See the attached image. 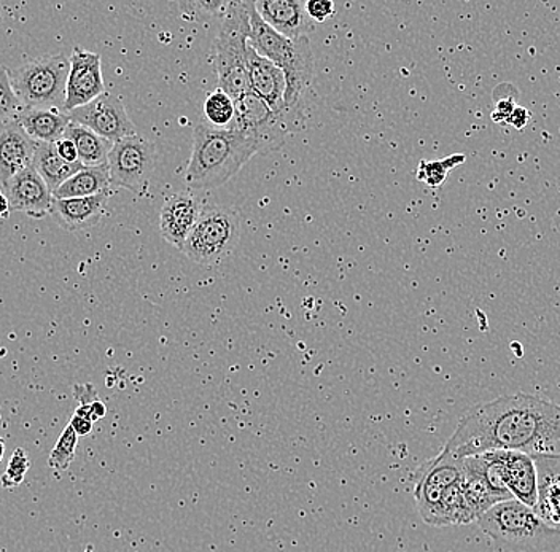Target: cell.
Here are the masks:
<instances>
[{
	"instance_id": "cell-2",
	"label": "cell",
	"mask_w": 560,
	"mask_h": 552,
	"mask_svg": "<svg viewBox=\"0 0 560 552\" xmlns=\"http://www.w3.org/2000/svg\"><path fill=\"white\" fill-rule=\"evenodd\" d=\"M250 27L248 45L262 58L278 66L285 75L287 120H289L290 131H301L304 129L306 93L314 75V55L310 38L290 40L282 34L276 33L258 15L255 2L250 3Z\"/></svg>"
},
{
	"instance_id": "cell-6",
	"label": "cell",
	"mask_w": 560,
	"mask_h": 552,
	"mask_svg": "<svg viewBox=\"0 0 560 552\" xmlns=\"http://www.w3.org/2000/svg\"><path fill=\"white\" fill-rule=\"evenodd\" d=\"M240 239V212L220 205H205L182 251L196 265L219 267L233 254Z\"/></svg>"
},
{
	"instance_id": "cell-22",
	"label": "cell",
	"mask_w": 560,
	"mask_h": 552,
	"mask_svg": "<svg viewBox=\"0 0 560 552\" xmlns=\"http://www.w3.org/2000/svg\"><path fill=\"white\" fill-rule=\"evenodd\" d=\"M18 124L35 142L55 143L65 138L70 125L69 115L59 108H24Z\"/></svg>"
},
{
	"instance_id": "cell-7",
	"label": "cell",
	"mask_w": 560,
	"mask_h": 552,
	"mask_svg": "<svg viewBox=\"0 0 560 552\" xmlns=\"http://www.w3.org/2000/svg\"><path fill=\"white\" fill-rule=\"evenodd\" d=\"M69 71L68 56H44L10 72V80L24 107L65 110Z\"/></svg>"
},
{
	"instance_id": "cell-4",
	"label": "cell",
	"mask_w": 560,
	"mask_h": 552,
	"mask_svg": "<svg viewBox=\"0 0 560 552\" xmlns=\"http://www.w3.org/2000/svg\"><path fill=\"white\" fill-rule=\"evenodd\" d=\"M476 522L508 550L545 552L560 544V530L548 526L534 508L514 498L497 503Z\"/></svg>"
},
{
	"instance_id": "cell-28",
	"label": "cell",
	"mask_w": 560,
	"mask_h": 552,
	"mask_svg": "<svg viewBox=\"0 0 560 552\" xmlns=\"http://www.w3.org/2000/svg\"><path fill=\"white\" fill-rule=\"evenodd\" d=\"M77 445H79V435L75 430L66 427L62 430L61 436H59L56 446L52 447L50 457H48V465L55 471L69 470L70 463L75 459Z\"/></svg>"
},
{
	"instance_id": "cell-25",
	"label": "cell",
	"mask_w": 560,
	"mask_h": 552,
	"mask_svg": "<svg viewBox=\"0 0 560 552\" xmlns=\"http://www.w3.org/2000/svg\"><path fill=\"white\" fill-rule=\"evenodd\" d=\"M65 138L75 143L79 161L85 167L103 166L107 164L114 142L101 138L86 126L72 124L66 129Z\"/></svg>"
},
{
	"instance_id": "cell-9",
	"label": "cell",
	"mask_w": 560,
	"mask_h": 552,
	"mask_svg": "<svg viewBox=\"0 0 560 552\" xmlns=\"http://www.w3.org/2000/svg\"><path fill=\"white\" fill-rule=\"evenodd\" d=\"M110 185L143 197L156 167L155 143L142 136H129L112 146L108 155Z\"/></svg>"
},
{
	"instance_id": "cell-32",
	"label": "cell",
	"mask_w": 560,
	"mask_h": 552,
	"mask_svg": "<svg viewBox=\"0 0 560 552\" xmlns=\"http://www.w3.org/2000/svg\"><path fill=\"white\" fill-rule=\"evenodd\" d=\"M228 3L230 2L212 0V2L180 3V7L184 9V13H187V16L192 13L195 20H201L205 19V16L225 15Z\"/></svg>"
},
{
	"instance_id": "cell-14",
	"label": "cell",
	"mask_w": 560,
	"mask_h": 552,
	"mask_svg": "<svg viewBox=\"0 0 560 552\" xmlns=\"http://www.w3.org/2000/svg\"><path fill=\"white\" fill-rule=\"evenodd\" d=\"M3 193L9 198L10 208L24 212L33 219H44L50 215L52 193L44 178L38 176L33 166L16 174L3 187Z\"/></svg>"
},
{
	"instance_id": "cell-18",
	"label": "cell",
	"mask_w": 560,
	"mask_h": 552,
	"mask_svg": "<svg viewBox=\"0 0 560 552\" xmlns=\"http://www.w3.org/2000/svg\"><path fill=\"white\" fill-rule=\"evenodd\" d=\"M37 142L24 132L18 120L0 125V184L5 187L16 174L33 166Z\"/></svg>"
},
{
	"instance_id": "cell-37",
	"label": "cell",
	"mask_w": 560,
	"mask_h": 552,
	"mask_svg": "<svg viewBox=\"0 0 560 552\" xmlns=\"http://www.w3.org/2000/svg\"><path fill=\"white\" fill-rule=\"evenodd\" d=\"M10 202L7 195L0 190V219H9L10 215Z\"/></svg>"
},
{
	"instance_id": "cell-30",
	"label": "cell",
	"mask_w": 560,
	"mask_h": 552,
	"mask_svg": "<svg viewBox=\"0 0 560 552\" xmlns=\"http://www.w3.org/2000/svg\"><path fill=\"white\" fill-rule=\"evenodd\" d=\"M517 90L510 83H502L493 91L492 120L497 125H506L508 118L516 108Z\"/></svg>"
},
{
	"instance_id": "cell-36",
	"label": "cell",
	"mask_w": 560,
	"mask_h": 552,
	"mask_svg": "<svg viewBox=\"0 0 560 552\" xmlns=\"http://www.w3.org/2000/svg\"><path fill=\"white\" fill-rule=\"evenodd\" d=\"M70 427L75 430L77 435L79 436H88L93 430V422L88 421L85 418H80V415L73 414L72 419H70Z\"/></svg>"
},
{
	"instance_id": "cell-1",
	"label": "cell",
	"mask_w": 560,
	"mask_h": 552,
	"mask_svg": "<svg viewBox=\"0 0 560 552\" xmlns=\"http://www.w3.org/2000/svg\"><path fill=\"white\" fill-rule=\"evenodd\" d=\"M560 442V407L537 395H505L478 404L458 422L444 453L455 459L492 450L541 454Z\"/></svg>"
},
{
	"instance_id": "cell-12",
	"label": "cell",
	"mask_w": 560,
	"mask_h": 552,
	"mask_svg": "<svg viewBox=\"0 0 560 552\" xmlns=\"http://www.w3.org/2000/svg\"><path fill=\"white\" fill-rule=\"evenodd\" d=\"M68 115L72 124L86 126L101 138L114 143L138 134L125 104L115 94L104 93L93 103L75 108Z\"/></svg>"
},
{
	"instance_id": "cell-31",
	"label": "cell",
	"mask_w": 560,
	"mask_h": 552,
	"mask_svg": "<svg viewBox=\"0 0 560 552\" xmlns=\"http://www.w3.org/2000/svg\"><path fill=\"white\" fill-rule=\"evenodd\" d=\"M30 467L31 460L30 457H27L26 450L21 449V447L20 449L13 450L12 457H10V462L7 465L5 473L0 478V482H2L3 488H18V485L24 481V478H26Z\"/></svg>"
},
{
	"instance_id": "cell-33",
	"label": "cell",
	"mask_w": 560,
	"mask_h": 552,
	"mask_svg": "<svg viewBox=\"0 0 560 552\" xmlns=\"http://www.w3.org/2000/svg\"><path fill=\"white\" fill-rule=\"evenodd\" d=\"M306 12L311 20L324 23L335 15V3L331 0H310L306 2Z\"/></svg>"
},
{
	"instance_id": "cell-21",
	"label": "cell",
	"mask_w": 560,
	"mask_h": 552,
	"mask_svg": "<svg viewBox=\"0 0 560 552\" xmlns=\"http://www.w3.org/2000/svg\"><path fill=\"white\" fill-rule=\"evenodd\" d=\"M464 489L472 513H475L478 519L485 515V513H488L492 506H495L497 503L513 500L510 494L497 491V489L490 484L485 470H482V465L479 462L478 456L464 459Z\"/></svg>"
},
{
	"instance_id": "cell-11",
	"label": "cell",
	"mask_w": 560,
	"mask_h": 552,
	"mask_svg": "<svg viewBox=\"0 0 560 552\" xmlns=\"http://www.w3.org/2000/svg\"><path fill=\"white\" fill-rule=\"evenodd\" d=\"M462 477H464V459H455L444 450L420 468L415 497L423 522L436 527L441 502L451 485Z\"/></svg>"
},
{
	"instance_id": "cell-16",
	"label": "cell",
	"mask_w": 560,
	"mask_h": 552,
	"mask_svg": "<svg viewBox=\"0 0 560 552\" xmlns=\"http://www.w3.org/2000/svg\"><path fill=\"white\" fill-rule=\"evenodd\" d=\"M247 69L252 91L289 125L285 107L287 80L283 72L269 59L258 55L250 45L247 50Z\"/></svg>"
},
{
	"instance_id": "cell-15",
	"label": "cell",
	"mask_w": 560,
	"mask_h": 552,
	"mask_svg": "<svg viewBox=\"0 0 560 552\" xmlns=\"http://www.w3.org/2000/svg\"><path fill=\"white\" fill-rule=\"evenodd\" d=\"M202 208L201 199L191 193H177L167 198L160 212L161 236L182 251Z\"/></svg>"
},
{
	"instance_id": "cell-5",
	"label": "cell",
	"mask_w": 560,
	"mask_h": 552,
	"mask_svg": "<svg viewBox=\"0 0 560 552\" xmlns=\"http://www.w3.org/2000/svg\"><path fill=\"white\" fill-rule=\"evenodd\" d=\"M250 3H228L215 45H213L215 50L213 62L219 75V90L234 101L241 99L252 91L247 69L248 38L252 33Z\"/></svg>"
},
{
	"instance_id": "cell-10",
	"label": "cell",
	"mask_w": 560,
	"mask_h": 552,
	"mask_svg": "<svg viewBox=\"0 0 560 552\" xmlns=\"http://www.w3.org/2000/svg\"><path fill=\"white\" fill-rule=\"evenodd\" d=\"M231 128L243 132L257 149V155H268L285 143L289 125L254 91L236 101V117Z\"/></svg>"
},
{
	"instance_id": "cell-27",
	"label": "cell",
	"mask_w": 560,
	"mask_h": 552,
	"mask_svg": "<svg viewBox=\"0 0 560 552\" xmlns=\"http://www.w3.org/2000/svg\"><path fill=\"white\" fill-rule=\"evenodd\" d=\"M465 161H467V156L458 155V153L444 160L420 161L416 177H418L419 181L425 184L427 187L438 188L446 181L447 174L455 169V167L462 166Z\"/></svg>"
},
{
	"instance_id": "cell-35",
	"label": "cell",
	"mask_w": 560,
	"mask_h": 552,
	"mask_svg": "<svg viewBox=\"0 0 560 552\" xmlns=\"http://www.w3.org/2000/svg\"><path fill=\"white\" fill-rule=\"evenodd\" d=\"M528 121H530V111L525 107H516L513 114H511V117L508 118L506 125L517 129V131H523L525 126L528 125Z\"/></svg>"
},
{
	"instance_id": "cell-3",
	"label": "cell",
	"mask_w": 560,
	"mask_h": 552,
	"mask_svg": "<svg viewBox=\"0 0 560 552\" xmlns=\"http://www.w3.org/2000/svg\"><path fill=\"white\" fill-rule=\"evenodd\" d=\"M257 155L250 139L234 128H212L201 121L192 134V150L185 184L191 190H212L236 176Z\"/></svg>"
},
{
	"instance_id": "cell-8",
	"label": "cell",
	"mask_w": 560,
	"mask_h": 552,
	"mask_svg": "<svg viewBox=\"0 0 560 552\" xmlns=\"http://www.w3.org/2000/svg\"><path fill=\"white\" fill-rule=\"evenodd\" d=\"M486 477L497 491L535 508L538 502V477L534 456L514 450L479 454Z\"/></svg>"
},
{
	"instance_id": "cell-38",
	"label": "cell",
	"mask_w": 560,
	"mask_h": 552,
	"mask_svg": "<svg viewBox=\"0 0 560 552\" xmlns=\"http://www.w3.org/2000/svg\"><path fill=\"white\" fill-rule=\"evenodd\" d=\"M3 454H5V439L0 438V462H2Z\"/></svg>"
},
{
	"instance_id": "cell-24",
	"label": "cell",
	"mask_w": 560,
	"mask_h": 552,
	"mask_svg": "<svg viewBox=\"0 0 560 552\" xmlns=\"http://www.w3.org/2000/svg\"><path fill=\"white\" fill-rule=\"evenodd\" d=\"M110 171L108 164L83 167L52 193L55 199L90 198L110 193Z\"/></svg>"
},
{
	"instance_id": "cell-20",
	"label": "cell",
	"mask_w": 560,
	"mask_h": 552,
	"mask_svg": "<svg viewBox=\"0 0 560 552\" xmlns=\"http://www.w3.org/2000/svg\"><path fill=\"white\" fill-rule=\"evenodd\" d=\"M110 193L90 198L52 199L50 215L68 232L93 228L103 219Z\"/></svg>"
},
{
	"instance_id": "cell-13",
	"label": "cell",
	"mask_w": 560,
	"mask_h": 552,
	"mask_svg": "<svg viewBox=\"0 0 560 552\" xmlns=\"http://www.w3.org/2000/svg\"><path fill=\"white\" fill-rule=\"evenodd\" d=\"M105 91L101 56L77 47L70 55L68 89H66L65 111L93 103Z\"/></svg>"
},
{
	"instance_id": "cell-34",
	"label": "cell",
	"mask_w": 560,
	"mask_h": 552,
	"mask_svg": "<svg viewBox=\"0 0 560 552\" xmlns=\"http://www.w3.org/2000/svg\"><path fill=\"white\" fill-rule=\"evenodd\" d=\"M56 152L61 156L62 160L68 163H80L79 152H77L75 143L70 141L68 138H61L58 142H55Z\"/></svg>"
},
{
	"instance_id": "cell-26",
	"label": "cell",
	"mask_w": 560,
	"mask_h": 552,
	"mask_svg": "<svg viewBox=\"0 0 560 552\" xmlns=\"http://www.w3.org/2000/svg\"><path fill=\"white\" fill-rule=\"evenodd\" d=\"M206 124L212 128L228 129L236 117V101L222 90L213 91L205 101Z\"/></svg>"
},
{
	"instance_id": "cell-29",
	"label": "cell",
	"mask_w": 560,
	"mask_h": 552,
	"mask_svg": "<svg viewBox=\"0 0 560 552\" xmlns=\"http://www.w3.org/2000/svg\"><path fill=\"white\" fill-rule=\"evenodd\" d=\"M24 108L26 107L23 106L13 90L10 72L0 66V125L15 120Z\"/></svg>"
},
{
	"instance_id": "cell-17",
	"label": "cell",
	"mask_w": 560,
	"mask_h": 552,
	"mask_svg": "<svg viewBox=\"0 0 560 552\" xmlns=\"http://www.w3.org/2000/svg\"><path fill=\"white\" fill-rule=\"evenodd\" d=\"M255 9L266 24L290 40L307 37L314 31L313 20L306 12V2L301 0H258Z\"/></svg>"
},
{
	"instance_id": "cell-23",
	"label": "cell",
	"mask_w": 560,
	"mask_h": 552,
	"mask_svg": "<svg viewBox=\"0 0 560 552\" xmlns=\"http://www.w3.org/2000/svg\"><path fill=\"white\" fill-rule=\"evenodd\" d=\"M33 167L55 193L62 184L83 169L82 163H68L56 152L55 143L37 142Z\"/></svg>"
},
{
	"instance_id": "cell-19",
	"label": "cell",
	"mask_w": 560,
	"mask_h": 552,
	"mask_svg": "<svg viewBox=\"0 0 560 552\" xmlns=\"http://www.w3.org/2000/svg\"><path fill=\"white\" fill-rule=\"evenodd\" d=\"M538 477L535 513L548 526L560 530V454H534Z\"/></svg>"
}]
</instances>
